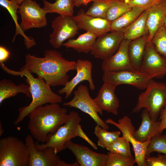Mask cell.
<instances>
[{
  "label": "cell",
  "instance_id": "cell-18",
  "mask_svg": "<svg viewBox=\"0 0 166 166\" xmlns=\"http://www.w3.org/2000/svg\"><path fill=\"white\" fill-rule=\"evenodd\" d=\"M73 17L79 30L92 32L98 37L110 31L111 22L106 18L87 15L82 9Z\"/></svg>",
  "mask_w": 166,
  "mask_h": 166
},
{
  "label": "cell",
  "instance_id": "cell-35",
  "mask_svg": "<svg viewBox=\"0 0 166 166\" xmlns=\"http://www.w3.org/2000/svg\"><path fill=\"white\" fill-rule=\"evenodd\" d=\"M151 41L156 51L166 58V30L164 25L156 32Z\"/></svg>",
  "mask_w": 166,
  "mask_h": 166
},
{
  "label": "cell",
  "instance_id": "cell-34",
  "mask_svg": "<svg viewBox=\"0 0 166 166\" xmlns=\"http://www.w3.org/2000/svg\"><path fill=\"white\" fill-rule=\"evenodd\" d=\"M108 156L105 166H133L136 163L135 158L125 156L109 152Z\"/></svg>",
  "mask_w": 166,
  "mask_h": 166
},
{
  "label": "cell",
  "instance_id": "cell-27",
  "mask_svg": "<svg viewBox=\"0 0 166 166\" xmlns=\"http://www.w3.org/2000/svg\"><path fill=\"white\" fill-rule=\"evenodd\" d=\"M141 7H134L111 22L110 32H123L144 10Z\"/></svg>",
  "mask_w": 166,
  "mask_h": 166
},
{
  "label": "cell",
  "instance_id": "cell-31",
  "mask_svg": "<svg viewBox=\"0 0 166 166\" xmlns=\"http://www.w3.org/2000/svg\"><path fill=\"white\" fill-rule=\"evenodd\" d=\"M130 143L124 136H119L106 149L109 152L129 157L132 156L130 151Z\"/></svg>",
  "mask_w": 166,
  "mask_h": 166
},
{
  "label": "cell",
  "instance_id": "cell-29",
  "mask_svg": "<svg viewBox=\"0 0 166 166\" xmlns=\"http://www.w3.org/2000/svg\"><path fill=\"white\" fill-rule=\"evenodd\" d=\"M121 131L109 132L97 124L94 130V134L98 138L97 144L102 148H106L116 139L120 136Z\"/></svg>",
  "mask_w": 166,
  "mask_h": 166
},
{
  "label": "cell",
  "instance_id": "cell-28",
  "mask_svg": "<svg viewBox=\"0 0 166 166\" xmlns=\"http://www.w3.org/2000/svg\"><path fill=\"white\" fill-rule=\"evenodd\" d=\"M43 9L47 13H56L61 16H73L75 6L73 0H56L53 3L43 0Z\"/></svg>",
  "mask_w": 166,
  "mask_h": 166
},
{
  "label": "cell",
  "instance_id": "cell-2",
  "mask_svg": "<svg viewBox=\"0 0 166 166\" xmlns=\"http://www.w3.org/2000/svg\"><path fill=\"white\" fill-rule=\"evenodd\" d=\"M28 129L30 135L38 142L45 143L48 136L54 133L67 121V109L58 103L40 106L29 115Z\"/></svg>",
  "mask_w": 166,
  "mask_h": 166
},
{
  "label": "cell",
  "instance_id": "cell-37",
  "mask_svg": "<svg viewBox=\"0 0 166 166\" xmlns=\"http://www.w3.org/2000/svg\"><path fill=\"white\" fill-rule=\"evenodd\" d=\"M147 166H166V154H158L156 156H145Z\"/></svg>",
  "mask_w": 166,
  "mask_h": 166
},
{
  "label": "cell",
  "instance_id": "cell-38",
  "mask_svg": "<svg viewBox=\"0 0 166 166\" xmlns=\"http://www.w3.org/2000/svg\"><path fill=\"white\" fill-rule=\"evenodd\" d=\"M77 136L80 137L85 140L94 149L97 150L98 149L97 146L89 138L83 131L80 124L79 125L78 127Z\"/></svg>",
  "mask_w": 166,
  "mask_h": 166
},
{
  "label": "cell",
  "instance_id": "cell-40",
  "mask_svg": "<svg viewBox=\"0 0 166 166\" xmlns=\"http://www.w3.org/2000/svg\"><path fill=\"white\" fill-rule=\"evenodd\" d=\"M9 51L4 46H0V62H3L6 60L10 56Z\"/></svg>",
  "mask_w": 166,
  "mask_h": 166
},
{
  "label": "cell",
  "instance_id": "cell-13",
  "mask_svg": "<svg viewBox=\"0 0 166 166\" xmlns=\"http://www.w3.org/2000/svg\"><path fill=\"white\" fill-rule=\"evenodd\" d=\"M140 70L152 78H162L166 75L165 58L156 50L152 41H147Z\"/></svg>",
  "mask_w": 166,
  "mask_h": 166
},
{
  "label": "cell",
  "instance_id": "cell-17",
  "mask_svg": "<svg viewBox=\"0 0 166 166\" xmlns=\"http://www.w3.org/2000/svg\"><path fill=\"white\" fill-rule=\"evenodd\" d=\"M131 41L124 39L117 52L103 60L101 68L104 72L135 69L131 64L128 53V46Z\"/></svg>",
  "mask_w": 166,
  "mask_h": 166
},
{
  "label": "cell",
  "instance_id": "cell-43",
  "mask_svg": "<svg viewBox=\"0 0 166 166\" xmlns=\"http://www.w3.org/2000/svg\"><path fill=\"white\" fill-rule=\"evenodd\" d=\"M17 3L20 5L24 0H15Z\"/></svg>",
  "mask_w": 166,
  "mask_h": 166
},
{
  "label": "cell",
  "instance_id": "cell-3",
  "mask_svg": "<svg viewBox=\"0 0 166 166\" xmlns=\"http://www.w3.org/2000/svg\"><path fill=\"white\" fill-rule=\"evenodd\" d=\"M0 65L2 70L8 74L26 77V81L30 86L32 101L28 105L18 109L19 113L14 123L15 125L19 124L37 107L48 103H59L62 102L61 96L53 92L51 86L43 79L38 77H34L32 73L23 67L19 71H15L7 68L3 62H0Z\"/></svg>",
  "mask_w": 166,
  "mask_h": 166
},
{
  "label": "cell",
  "instance_id": "cell-4",
  "mask_svg": "<svg viewBox=\"0 0 166 166\" xmlns=\"http://www.w3.org/2000/svg\"><path fill=\"white\" fill-rule=\"evenodd\" d=\"M145 89L139 95L132 112L137 113L145 108L148 111L151 119L157 121L166 104V83L157 82L152 78Z\"/></svg>",
  "mask_w": 166,
  "mask_h": 166
},
{
  "label": "cell",
  "instance_id": "cell-12",
  "mask_svg": "<svg viewBox=\"0 0 166 166\" xmlns=\"http://www.w3.org/2000/svg\"><path fill=\"white\" fill-rule=\"evenodd\" d=\"M53 31L49 41L55 48H60L63 42L71 39L78 33L79 30L73 16L60 15L52 21Z\"/></svg>",
  "mask_w": 166,
  "mask_h": 166
},
{
  "label": "cell",
  "instance_id": "cell-20",
  "mask_svg": "<svg viewBox=\"0 0 166 166\" xmlns=\"http://www.w3.org/2000/svg\"><path fill=\"white\" fill-rule=\"evenodd\" d=\"M147 41H152L156 32L164 25L166 17V0H163L148 9Z\"/></svg>",
  "mask_w": 166,
  "mask_h": 166
},
{
  "label": "cell",
  "instance_id": "cell-41",
  "mask_svg": "<svg viewBox=\"0 0 166 166\" xmlns=\"http://www.w3.org/2000/svg\"><path fill=\"white\" fill-rule=\"evenodd\" d=\"M93 0H73L75 6L79 7L82 5L86 6Z\"/></svg>",
  "mask_w": 166,
  "mask_h": 166
},
{
  "label": "cell",
  "instance_id": "cell-42",
  "mask_svg": "<svg viewBox=\"0 0 166 166\" xmlns=\"http://www.w3.org/2000/svg\"><path fill=\"white\" fill-rule=\"evenodd\" d=\"M4 130L2 128V123L0 122V136H1V135L3 134V132H4Z\"/></svg>",
  "mask_w": 166,
  "mask_h": 166
},
{
  "label": "cell",
  "instance_id": "cell-44",
  "mask_svg": "<svg viewBox=\"0 0 166 166\" xmlns=\"http://www.w3.org/2000/svg\"><path fill=\"white\" fill-rule=\"evenodd\" d=\"M164 27L165 28V30H166V17L165 20L164 24Z\"/></svg>",
  "mask_w": 166,
  "mask_h": 166
},
{
  "label": "cell",
  "instance_id": "cell-26",
  "mask_svg": "<svg viewBox=\"0 0 166 166\" xmlns=\"http://www.w3.org/2000/svg\"><path fill=\"white\" fill-rule=\"evenodd\" d=\"M0 5L8 10L16 25L15 34L13 38L12 42L14 41L16 36L18 34H20L24 38L25 43L27 49H29L35 45V42L34 39L31 37L26 36L24 32L21 30L20 25L18 24L17 21L18 18L17 13H18V11L19 5L16 1L15 0H0Z\"/></svg>",
  "mask_w": 166,
  "mask_h": 166
},
{
  "label": "cell",
  "instance_id": "cell-30",
  "mask_svg": "<svg viewBox=\"0 0 166 166\" xmlns=\"http://www.w3.org/2000/svg\"><path fill=\"white\" fill-rule=\"evenodd\" d=\"M113 0H93L92 5L85 13L91 16L105 18Z\"/></svg>",
  "mask_w": 166,
  "mask_h": 166
},
{
  "label": "cell",
  "instance_id": "cell-22",
  "mask_svg": "<svg viewBox=\"0 0 166 166\" xmlns=\"http://www.w3.org/2000/svg\"><path fill=\"white\" fill-rule=\"evenodd\" d=\"M148 34L131 41L128 46V53L133 68L140 70L144 57Z\"/></svg>",
  "mask_w": 166,
  "mask_h": 166
},
{
  "label": "cell",
  "instance_id": "cell-21",
  "mask_svg": "<svg viewBox=\"0 0 166 166\" xmlns=\"http://www.w3.org/2000/svg\"><path fill=\"white\" fill-rule=\"evenodd\" d=\"M141 123L138 129L135 130L133 136L138 141L143 142L151 139L159 132L160 121H156L150 118L148 110L144 108L141 114Z\"/></svg>",
  "mask_w": 166,
  "mask_h": 166
},
{
  "label": "cell",
  "instance_id": "cell-14",
  "mask_svg": "<svg viewBox=\"0 0 166 166\" xmlns=\"http://www.w3.org/2000/svg\"><path fill=\"white\" fill-rule=\"evenodd\" d=\"M97 38L90 53L95 58L104 60L117 52L124 36L123 32H111Z\"/></svg>",
  "mask_w": 166,
  "mask_h": 166
},
{
  "label": "cell",
  "instance_id": "cell-16",
  "mask_svg": "<svg viewBox=\"0 0 166 166\" xmlns=\"http://www.w3.org/2000/svg\"><path fill=\"white\" fill-rule=\"evenodd\" d=\"M92 63L87 60H78L75 68L76 75L61 89L57 91L59 94H65V98L67 99L71 96L75 87L81 82L87 81L91 90H93L95 86L92 77Z\"/></svg>",
  "mask_w": 166,
  "mask_h": 166
},
{
  "label": "cell",
  "instance_id": "cell-46",
  "mask_svg": "<svg viewBox=\"0 0 166 166\" xmlns=\"http://www.w3.org/2000/svg\"><path fill=\"white\" fill-rule=\"evenodd\" d=\"M165 61H166V58H165Z\"/></svg>",
  "mask_w": 166,
  "mask_h": 166
},
{
  "label": "cell",
  "instance_id": "cell-7",
  "mask_svg": "<svg viewBox=\"0 0 166 166\" xmlns=\"http://www.w3.org/2000/svg\"><path fill=\"white\" fill-rule=\"evenodd\" d=\"M73 98L69 102H65V106L74 107L88 114L96 123L103 128L108 130L109 126L99 116L98 113L103 114V112L90 97L88 88L80 85L74 91Z\"/></svg>",
  "mask_w": 166,
  "mask_h": 166
},
{
  "label": "cell",
  "instance_id": "cell-8",
  "mask_svg": "<svg viewBox=\"0 0 166 166\" xmlns=\"http://www.w3.org/2000/svg\"><path fill=\"white\" fill-rule=\"evenodd\" d=\"M25 142L29 152L28 166H80L77 161L70 164L62 160L51 147L37 149L34 138L31 135L26 136Z\"/></svg>",
  "mask_w": 166,
  "mask_h": 166
},
{
  "label": "cell",
  "instance_id": "cell-19",
  "mask_svg": "<svg viewBox=\"0 0 166 166\" xmlns=\"http://www.w3.org/2000/svg\"><path fill=\"white\" fill-rule=\"evenodd\" d=\"M116 87L112 84L104 82L97 96L93 99L101 110L115 115L118 114V109L120 105L119 100L115 93Z\"/></svg>",
  "mask_w": 166,
  "mask_h": 166
},
{
  "label": "cell",
  "instance_id": "cell-33",
  "mask_svg": "<svg viewBox=\"0 0 166 166\" xmlns=\"http://www.w3.org/2000/svg\"><path fill=\"white\" fill-rule=\"evenodd\" d=\"M156 152L166 154V134L158 133L152 137L147 148L146 156Z\"/></svg>",
  "mask_w": 166,
  "mask_h": 166
},
{
  "label": "cell",
  "instance_id": "cell-45",
  "mask_svg": "<svg viewBox=\"0 0 166 166\" xmlns=\"http://www.w3.org/2000/svg\"><path fill=\"white\" fill-rule=\"evenodd\" d=\"M120 0L124 1L125 0Z\"/></svg>",
  "mask_w": 166,
  "mask_h": 166
},
{
  "label": "cell",
  "instance_id": "cell-11",
  "mask_svg": "<svg viewBox=\"0 0 166 166\" xmlns=\"http://www.w3.org/2000/svg\"><path fill=\"white\" fill-rule=\"evenodd\" d=\"M148 75L136 69L104 72L102 80L104 82L112 84L116 86L126 84L139 89H145L151 79Z\"/></svg>",
  "mask_w": 166,
  "mask_h": 166
},
{
  "label": "cell",
  "instance_id": "cell-47",
  "mask_svg": "<svg viewBox=\"0 0 166 166\" xmlns=\"http://www.w3.org/2000/svg\"><path fill=\"white\" fill-rule=\"evenodd\" d=\"M165 130H166V129H165Z\"/></svg>",
  "mask_w": 166,
  "mask_h": 166
},
{
  "label": "cell",
  "instance_id": "cell-32",
  "mask_svg": "<svg viewBox=\"0 0 166 166\" xmlns=\"http://www.w3.org/2000/svg\"><path fill=\"white\" fill-rule=\"evenodd\" d=\"M131 8L125 1L113 0L105 18L112 22L121 16Z\"/></svg>",
  "mask_w": 166,
  "mask_h": 166
},
{
  "label": "cell",
  "instance_id": "cell-6",
  "mask_svg": "<svg viewBox=\"0 0 166 166\" xmlns=\"http://www.w3.org/2000/svg\"><path fill=\"white\" fill-rule=\"evenodd\" d=\"M67 121L61 126L53 134L49 135L46 142L39 144L36 141L35 146L38 150H41L47 147L53 148L58 153L65 149V142L77 136V131L81 118L78 113L75 111L70 112Z\"/></svg>",
  "mask_w": 166,
  "mask_h": 166
},
{
  "label": "cell",
  "instance_id": "cell-25",
  "mask_svg": "<svg viewBox=\"0 0 166 166\" xmlns=\"http://www.w3.org/2000/svg\"><path fill=\"white\" fill-rule=\"evenodd\" d=\"M19 93L24 94L29 98H31L29 85L24 83L18 85L6 79L0 81V104L6 99L16 96Z\"/></svg>",
  "mask_w": 166,
  "mask_h": 166
},
{
  "label": "cell",
  "instance_id": "cell-15",
  "mask_svg": "<svg viewBox=\"0 0 166 166\" xmlns=\"http://www.w3.org/2000/svg\"><path fill=\"white\" fill-rule=\"evenodd\" d=\"M75 156L80 166H105L107 154L95 152L88 147L73 142L71 140L65 144Z\"/></svg>",
  "mask_w": 166,
  "mask_h": 166
},
{
  "label": "cell",
  "instance_id": "cell-39",
  "mask_svg": "<svg viewBox=\"0 0 166 166\" xmlns=\"http://www.w3.org/2000/svg\"><path fill=\"white\" fill-rule=\"evenodd\" d=\"M159 120L161 121L159 132L162 133L164 130L166 129V104L160 113Z\"/></svg>",
  "mask_w": 166,
  "mask_h": 166
},
{
  "label": "cell",
  "instance_id": "cell-1",
  "mask_svg": "<svg viewBox=\"0 0 166 166\" xmlns=\"http://www.w3.org/2000/svg\"><path fill=\"white\" fill-rule=\"evenodd\" d=\"M44 55L43 57H39L26 54V64L22 67L44 79L51 86H65L69 81L67 73L75 70L76 61L66 59L55 50H45Z\"/></svg>",
  "mask_w": 166,
  "mask_h": 166
},
{
  "label": "cell",
  "instance_id": "cell-9",
  "mask_svg": "<svg viewBox=\"0 0 166 166\" xmlns=\"http://www.w3.org/2000/svg\"><path fill=\"white\" fill-rule=\"evenodd\" d=\"M107 124H110L118 128L122 132L123 136L131 143L133 146L135 154V160L138 166H147L145 162L146 152L147 147L151 140L141 142L134 138L133 134L135 128L131 119L124 116L119 119L118 123L111 119L105 121Z\"/></svg>",
  "mask_w": 166,
  "mask_h": 166
},
{
  "label": "cell",
  "instance_id": "cell-10",
  "mask_svg": "<svg viewBox=\"0 0 166 166\" xmlns=\"http://www.w3.org/2000/svg\"><path fill=\"white\" fill-rule=\"evenodd\" d=\"M18 13L21 22L20 26L24 31L32 28H40L47 24L46 11L35 1L24 0L19 5Z\"/></svg>",
  "mask_w": 166,
  "mask_h": 166
},
{
  "label": "cell",
  "instance_id": "cell-23",
  "mask_svg": "<svg viewBox=\"0 0 166 166\" xmlns=\"http://www.w3.org/2000/svg\"><path fill=\"white\" fill-rule=\"evenodd\" d=\"M97 36L89 31L81 34L75 39H70L62 44V45L67 48H72L79 53H85L90 52Z\"/></svg>",
  "mask_w": 166,
  "mask_h": 166
},
{
  "label": "cell",
  "instance_id": "cell-36",
  "mask_svg": "<svg viewBox=\"0 0 166 166\" xmlns=\"http://www.w3.org/2000/svg\"><path fill=\"white\" fill-rule=\"evenodd\" d=\"M163 0H125L131 8L141 7L144 10L148 9Z\"/></svg>",
  "mask_w": 166,
  "mask_h": 166
},
{
  "label": "cell",
  "instance_id": "cell-5",
  "mask_svg": "<svg viewBox=\"0 0 166 166\" xmlns=\"http://www.w3.org/2000/svg\"><path fill=\"white\" fill-rule=\"evenodd\" d=\"M29 158L25 141L8 136L0 139V166H28Z\"/></svg>",
  "mask_w": 166,
  "mask_h": 166
},
{
  "label": "cell",
  "instance_id": "cell-24",
  "mask_svg": "<svg viewBox=\"0 0 166 166\" xmlns=\"http://www.w3.org/2000/svg\"><path fill=\"white\" fill-rule=\"evenodd\" d=\"M148 9L141 14L123 32L124 39L132 41L144 35L148 34L147 25Z\"/></svg>",
  "mask_w": 166,
  "mask_h": 166
}]
</instances>
